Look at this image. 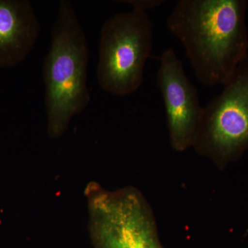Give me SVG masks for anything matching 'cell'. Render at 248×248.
Here are the masks:
<instances>
[{
	"label": "cell",
	"mask_w": 248,
	"mask_h": 248,
	"mask_svg": "<svg viewBox=\"0 0 248 248\" xmlns=\"http://www.w3.org/2000/svg\"><path fill=\"white\" fill-rule=\"evenodd\" d=\"M247 0H179L167 19L196 78L224 85L248 55Z\"/></svg>",
	"instance_id": "cell-1"
},
{
	"label": "cell",
	"mask_w": 248,
	"mask_h": 248,
	"mask_svg": "<svg viewBox=\"0 0 248 248\" xmlns=\"http://www.w3.org/2000/svg\"><path fill=\"white\" fill-rule=\"evenodd\" d=\"M89 60V45L76 11L71 1L62 0L42 67L47 133L50 138L63 136L73 117L91 102Z\"/></svg>",
	"instance_id": "cell-2"
},
{
	"label": "cell",
	"mask_w": 248,
	"mask_h": 248,
	"mask_svg": "<svg viewBox=\"0 0 248 248\" xmlns=\"http://www.w3.org/2000/svg\"><path fill=\"white\" fill-rule=\"evenodd\" d=\"M153 27L148 13L135 9L114 15L104 23L97 78L104 91L124 97L141 87L153 48Z\"/></svg>",
	"instance_id": "cell-3"
},
{
	"label": "cell",
	"mask_w": 248,
	"mask_h": 248,
	"mask_svg": "<svg viewBox=\"0 0 248 248\" xmlns=\"http://www.w3.org/2000/svg\"><path fill=\"white\" fill-rule=\"evenodd\" d=\"M203 107L193 148L220 167L248 150V55Z\"/></svg>",
	"instance_id": "cell-4"
},
{
	"label": "cell",
	"mask_w": 248,
	"mask_h": 248,
	"mask_svg": "<svg viewBox=\"0 0 248 248\" xmlns=\"http://www.w3.org/2000/svg\"><path fill=\"white\" fill-rule=\"evenodd\" d=\"M159 62L156 84L164 101L171 146L183 152L193 147L203 107L175 51L166 49Z\"/></svg>",
	"instance_id": "cell-5"
},
{
	"label": "cell",
	"mask_w": 248,
	"mask_h": 248,
	"mask_svg": "<svg viewBox=\"0 0 248 248\" xmlns=\"http://www.w3.org/2000/svg\"><path fill=\"white\" fill-rule=\"evenodd\" d=\"M40 31L30 1L0 0V68L22 63L35 46Z\"/></svg>",
	"instance_id": "cell-6"
},
{
	"label": "cell",
	"mask_w": 248,
	"mask_h": 248,
	"mask_svg": "<svg viewBox=\"0 0 248 248\" xmlns=\"http://www.w3.org/2000/svg\"><path fill=\"white\" fill-rule=\"evenodd\" d=\"M122 2H125L126 4L131 5L133 8V9L148 13L150 10L156 9L164 4V1L163 0H127V1H122Z\"/></svg>",
	"instance_id": "cell-7"
}]
</instances>
